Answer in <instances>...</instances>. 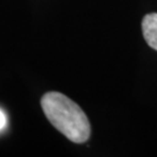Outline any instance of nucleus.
Returning <instances> with one entry per match:
<instances>
[{
	"instance_id": "1",
	"label": "nucleus",
	"mask_w": 157,
	"mask_h": 157,
	"mask_svg": "<svg viewBox=\"0 0 157 157\" xmlns=\"http://www.w3.org/2000/svg\"><path fill=\"white\" fill-rule=\"evenodd\" d=\"M47 119L65 137L75 143H84L91 134L90 121L83 109L70 98L51 91L41 99Z\"/></svg>"
},
{
	"instance_id": "2",
	"label": "nucleus",
	"mask_w": 157,
	"mask_h": 157,
	"mask_svg": "<svg viewBox=\"0 0 157 157\" xmlns=\"http://www.w3.org/2000/svg\"><path fill=\"white\" fill-rule=\"evenodd\" d=\"M142 33L148 45L157 50V13H149L143 17Z\"/></svg>"
},
{
	"instance_id": "3",
	"label": "nucleus",
	"mask_w": 157,
	"mask_h": 157,
	"mask_svg": "<svg viewBox=\"0 0 157 157\" xmlns=\"http://www.w3.org/2000/svg\"><path fill=\"white\" fill-rule=\"evenodd\" d=\"M6 124H7V119H6L5 113L0 109V130L4 129L6 127Z\"/></svg>"
}]
</instances>
